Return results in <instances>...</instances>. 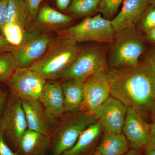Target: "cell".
Here are the masks:
<instances>
[{
    "mask_svg": "<svg viewBox=\"0 0 155 155\" xmlns=\"http://www.w3.org/2000/svg\"><path fill=\"white\" fill-rule=\"evenodd\" d=\"M111 96L140 111L150 110L155 102V74L147 59L132 67L107 71Z\"/></svg>",
    "mask_w": 155,
    "mask_h": 155,
    "instance_id": "cell-1",
    "label": "cell"
},
{
    "mask_svg": "<svg viewBox=\"0 0 155 155\" xmlns=\"http://www.w3.org/2000/svg\"><path fill=\"white\" fill-rule=\"evenodd\" d=\"M79 48L75 42L60 38L53 43L45 54L29 67L46 80L61 78L77 57Z\"/></svg>",
    "mask_w": 155,
    "mask_h": 155,
    "instance_id": "cell-2",
    "label": "cell"
},
{
    "mask_svg": "<svg viewBox=\"0 0 155 155\" xmlns=\"http://www.w3.org/2000/svg\"><path fill=\"white\" fill-rule=\"evenodd\" d=\"M110 44L109 59L112 68L137 65L145 49L144 41L135 27L117 32Z\"/></svg>",
    "mask_w": 155,
    "mask_h": 155,
    "instance_id": "cell-3",
    "label": "cell"
},
{
    "mask_svg": "<svg viewBox=\"0 0 155 155\" xmlns=\"http://www.w3.org/2000/svg\"><path fill=\"white\" fill-rule=\"evenodd\" d=\"M116 34L111 20L104 18L101 14L94 17H87L78 24L59 32L60 38L69 40L78 44L86 41L111 44Z\"/></svg>",
    "mask_w": 155,
    "mask_h": 155,
    "instance_id": "cell-4",
    "label": "cell"
},
{
    "mask_svg": "<svg viewBox=\"0 0 155 155\" xmlns=\"http://www.w3.org/2000/svg\"><path fill=\"white\" fill-rule=\"evenodd\" d=\"M64 120L51 137L52 155H62L76 143L84 130L97 121L94 114L82 111Z\"/></svg>",
    "mask_w": 155,
    "mask_h": 155,
    "instance_id": "cell-5",
    "label": "cell"
},
{
    "mask_svg": "<svg viewBox=\"0 0 155 155\" xmlns=\"http://www.w3.org/2000/svg\"><path fill=\"white\" fill-rule=\"evenodd\" d=\"M107 46L94 45L79 48L77 57L64 72L63 81L75 79L84 82L92 74L107 71Z\"/></svg>",
    "mask_w": 155,
    "mask_h": 155,
    "instance_id": "cell-6",
    "label": "cell"
},
{
    "mask_svg": "<svg viewBox=\"0 0 155 155\" xmlns=\"http://www.w3.org/2000/svg\"><path fill=\"white\" fill-rule=\"evenodd\" d=\"M6 141L17 150L19 140L28 129L22 101L9 92L0 115Z\"/></svg>",
    "mask_w": 155,
    "mask_h": 155,
    "instance_id": "cell-7",
    "label": "cell"
},
{
    "mask_svg": "<svg viewBox=\"0 0 155 155\" xmlns=\"http://www.w3.org/2000/svg\"><path fill=\"white\" fill-rule=\"evenodd\" d=\"M47 80L29 67H18L5 83L20 100L39 101Z\"/></svg>",
    "mask_w": 155,
    "mask_h": 155,
    "instance_id": "cell-8",
    "label": "cell"
},
{
    "mask_svg": "<svg viewBox=\"0 0 155 155\" xmlns=\"http://www.w3.org/2000/svg\"><path fill=\"white\" fill-rule=\"evenodd\" d=\"M52 43L48 34L36 29L30 31H26L22 43L11 53L18 67H29L45 54Z\"/></svg>",
    "mask_w": 155,
    "mask_h": 155,
    "instance_id": "cell-9",
    "label": "cell"
},
{
    "mask_svg": "<svg viewBox=\"0 0 155 155\" xmlns=\"http://www.w3.org/2000/svg\"><path fill=\"white\" fill-rule=\"evenodd\" d=\"M83 100L81 110L94 114L111 95L107 72H97L89 76L82 84Z\"/></svg>",
    "mask_w": 155,
    "mask_h": 155,
    "instance_id": "cell-10",
    "label": "cell"
},
{
    "mask_svg": "<svg viewBox=\"0 0 155 155\" xmlns=\"http://www.w3.org/2000/svg\"><path fill=\"white\" fill-rule=\"evenodd\" d=\"M126 112L127 107L111 96L94 114L101 122L104 132L121 133Z\"/></svg>",
    "mask_w": 155,
    "mask_h": 155,
    "instance_id": "cell-11",
    "label": "cell"
},
{
    "mask_svg": "<svg viewBox=\"0 0 155 155\" xmlns=\"http://www.w3.org/2000/svg\"><path fill=\"white\" fill-rule=\"evenodd\" d=\"M139 112L131 107L127 112L122 130L133 149L144 148L151 137L150 125L142 118Z\"/></svg>",
    "mask_w": 155,
    "mask_h": 155,
    "instance_id": "cell-12",
    "label": "cell"
},
{
    "mask_svg": "<svg viewBox=\"0 0 155 155\" xmlns=\"http://www.w3.org/2000/svg\"><path fill=\"white\" fill-rule=\"evenodd\" d=\"M150 5V0H124L119 14L111 20L117 33L124 29L135 27Z\"/></svg>",
    "mask_w": 155,
    "mask_h": 155,
    "instance_id": "cell-13",
    "label": "cell"
},
{
    "mask_svg": "<svg viewBox=\"0 0 155 155\" xmlns=\"http://www.w3.org/2000/svg\"><path fill=\"white\" fill-rule=\"evenodd\" d=\"M21 101L28 129L51 137L53 134L51 131L52 121L48 116L41 102L26 100Z\"/></svg>",
    "mask_w": 155,
    "mask_h": 155,
    "instance_id": "cell-14",
    "label": "cell"
},
{
    "mask_svg": "<svg viewBox=\"0 0 155 155\" xmlns=\"http://www.w3.org/2000/svg\"><path fill=\"white\" fill-rule=\"evenodd\" d=\"M49 119L52 122L65 113L61 83L47 81L39 99Z\"/></svg>",
    "mask_w": 155,
    "mask_h": 155,
    "instance_id": "cell-15",
    "label": "cell"
},
{
    "mask_svg": "<svg viewBox=\"0 0 155 155\" xmlns=\"http://www.w3.org/2000/svg\"><path fill=\"white\" fill-rule=\"evenodd\" d=\"M51 144V137L27 129L19 140L16 152L20 155H45Z\"/></svg>",
    "mask_w": 155,
    "mask_h": 155,
    "instance_id": "cell-16",
    "label": "cell"
},
{
    "mask_svg": "<svg viewBox=\"0 0 155 155\" xmlns=\"http://www.w3.org/2000/svg\"><path fill=\"white\" fill-rule=\"evenodd\" d=\"M83 83L80 81L70 79L63 81L61 83L66 113L74 114L80 110L83 100Z\"/></svg>",
    "mask_w": 155,
    "mask_h": 155,
    "instance_id": "cell-17",
    "label": "cell"
},
{
    "mask_svg": "<svg viewBox=\"0 0 155 155\" xmlns=\"http://www.w3.org/2000/svg\"><path fill=\"white\" fill-rule=\"evenodd\" d=\"M73 20L71 16L45 5L39 11L35 18L36 30L56 29L65 26Z\"/></svg>",
    "mask_w": 155,
    "mask_h": 155,
    "instance_id": "cell-18",
    "label": "cell"
},
{
    "mask_svg": "<svg viewBox=\"0 0 155 155\" xmlns=\"http://www.w3.org/2000/svg\"><path fill=\"white\" fill-rule=\"evenodd\" d=\"M102 130L101 122L97 120L84 130L73 147L62 155H83L94 143Z\"/></svg>",
    "mask_w": 155,
    "mask_h": 155,
    "instance_id": "cell-19",
    "label": "cell"
},
{
    "mask_svg": "<svg viewBox=\"0 0 155 155\" xmlns=\"http://www.w3.org/2000/svg\"><path fill=\"white\" fill-rule=\"evenodd\" d=\"M128 141L122 133L104 132L97 151L103 155H123L128 151Z\"/></svg>",
    "mask_w": 155,
    "mask_h": 155,
    "instance_id": "cell-20",
    "label": "cell"
},
{
    "mask_svg": "<svg viewBox=\"0 0 155 155\" xmlns=\"http://www.w3.org/2000/svg\"><path fill=\"white\" fill-rule=\"evenodd\" d=\"M29 21L23 0H8L7 24L16 23L25 28Z\"/></svg>",
    "mask_w": 155,
    "mask_h": 155,
    "instance_id": "cell-21",
    "label": "cell"
},
{
    "mask_svg": "<svg viewBox=\"0 0 155 155\" xmlns=\"http://www.w3.org/2000/svg\"><path fill=\"white\" fill-rule=\"evenodd\" d=\"M99 5V0H72L68 12L73 17L87 16L98 10Z\"/></svg>",
    "mask_w": 155,
    "mask_h": 155,
    "instance_id": "cell-22",
    "label": "cell"
},
{
    "mask_svg": "<svg viewBox=\"0 0 155 155\" xmlns=\"http://www.w3.org/2000/svg\"><path fill=\"white\" fill-rule=\"evenodd\" d=\"M24 28L16 23H9L5 25L1 33L9 44L17 47L24 39L26 32Z\"/></svg>",
    "mask_w": 155,
    "mask_h": 155,
    "instance_id": "cell-23",
    "label": "cell"
},
{
    "mask_svg": "<svg viewBox=\"0 0 155 155\" xmlns=\"http://www.w3.org/2000/svg\"><path fill=\"white\" fill-rule=\"evenodd\" d=\"M18 67L12 53L0 52V82L5 83Z\"/></svg>",
    "mask_w": 155,
    "mask_h": 155,
    "instance_id": "cell-24",
    "label": "cell"
},
{
    "mask_svg": "<svg viewBox=\"0 0 155 155\" xmlns=\"http://www.w3.org/2000/svg\"><path fill=\"white\" fill-rule=\"evenodd\" d=\"M124 0H99L98 10L104 18L110 20L117 13Z\"/></svg>",
    "mask_w": 155,
    "mask_h": 155,
    "instance_id": "cell-25",
    "label": "cell"
},
{
    "mask_svg": "<svg viewBox=\"0 0 155 155\" xmlns=\"http://www.w3.org/2000/svg\"><path fill=\"white\" fill-rule=\"evenodd\" d=\"M138 23L145 34L155 28V5L149 6Z\"/></svg>",
    "mask_w": 155,
    "mask_h": 155,
    "instance_id": "cell-26",
    "label": "cell"
},
{
    "mask_svg": "<svg viewBox=\"0 0 155 155\" xmlns=\"http://www.w3.org/2000/svg\"><path fill=\"white\" fill-rule=\"evenodd\" d=\"M29 16V20L35 19L42 0H23Z\"/></svg>",
    "mask_w": 155,
    "mask_h": 155,
    "instance_id": "cell-27",
    "label": "cell"
},
{
    "mask_svg": "<svg viewBox=\"0 0 155 155\" xmlns=\"http://www.w3.org/2000/svg\"><path fill=\"white\" fill-rule=\"evenodd\" d=\"M0 155H20L13 150L6 141L5 134L0 123Z\"/></svg>",
    "mask_w": 155,
    "mask_h": 155,
    "instance_id": "cell-28",
    "label": "cell"
},
{
    "mask_svg": "<svg viewBox=\"0 0 155 155\" xmlns=\"http://www.w3.org/2000/svg\"><path fill=\"white\" fill-rule=\"evenodd\" d=\"M8 0H0V32L7 24Z\"/></svg>",
    "mask_w": 155,
    "mask_h": 155,
    "instance_id": "cell-29",
    "label": "cell"
},
{
    "mask_svg": "<svg viewBox=\"0 0 155 155\" xmlns=\"http://www.w3.org/2000/svg\"><path fill=\"white\" fill-rule=\"evenodd\" d=\"M15 47L9 44L0 32V52H11Z\"/></svg>",
    "mask_w": 155,
    "mask_h": 155,
    "instance_id": "cell-30",
    "label": "cell"
},
{
    "mask_svg": "<svg viewBox=\"0 0 155 155\" xmlns=\"http://www.w3.org/2000/svg\"><path fill=\"white\" fill-rule=\"evenodd\" d=\"M145 155H155V138L151 136L150 140L144 147Z\"/></svg>",
    "mask_w": 155,
    "mask_h": 155,
    "instance_id": "cell-31",
    "label": "cell"
},
{
    "mask_svg": "<svg viewBox=\"0 0 155 155\" xmlns=\"http://www.w3.org/2000/svg\"><path fill=\"white\" fill-rule=\"evenodd\" d=\"M9 92L3 89H0V115L2 111Z\"/></svg>",
    "mask_w": 155,
    "mask_h": 155,
    "instance_id": "cell-32",
    "label": "cell"
},
{
    "mask_svg": "<svg viewBox=\"0 0 155 155\" xmlns=\"http://www.w3.org/2000/svg\"><path fill=\"white\" fill-rule=\"evenodd\" d=\"M72 0H56V4L58 8L64 11L70 5Z\"/></svg>",
    "mask_w": 155,
    "mask_h": 155,
    "instance_id": "cell-33",
    "label": "cell"
},
{
    "mask_svg": "<svg viewBox=\"0 0 155 155\" xmlns=\"http://www.w3.org/2000/svg\"><path fill=\"white\" fill-rule=\"evenodd\" d=\"M152 116V122L150 125L151 136L155 138V102L152 106L150 109Z\"/></svg>",
    "mask_w": 155,
    "mask_h": 155,
    "instance_id": "cell-34",
    "label": "cell"
},
{
    "mask_svg": "<svg viewBox=\"0 0 155 155\" xmlns=\"http://www.w3.org/2000/svg\"><path fill=\"white\" fill-rule=\"evenodd\" d=\"M146 59L149 61L150 64L153 71L155 74V49L150 53V55Z\"/></svg>",
    "mask_w": 155,
    "mask_h": 155,
    "instance_id": "cell-35",
    "label": "cell"
},
{
    "mask_svg": "<svg viewBox=\"0 0 155 155\" xmlns=\"http://www.w3.org/2000/svg\"><path fill=\"white\" fill-rule=\"evenodd\" d=\"M146 37L148 40L155 43V28L147 33Z\"/></svg>",
    "mask_w": 155,
    "mask_h": 155,
    "instance_id": "cell-36",
    "label": "cell"
},
{
    "mask_svg": "<svg viewBox=\"0 0 155 155\" xmlns=\"http://www.w3.org/2000/svg\"><path fill=\"white\" fill-rule=\"evenodd\" d=\"M141 150L133 149L127 151L123 155H141Z\"/></svg>",
    "mask_w": 155,
    "mask_h": 155,
    "instance_id": "cell-37",
    "label": "cell"
},
{
    "mask_svg": "<svg viewBox=\"0 0 155 155\" xmlns=\"http://www.w3.org/2000/svg\"><path fill=\"white\" fill-rule=\"evenodd\" d=\"M150 5H155V0H150Z\"/></svg>",
    "mask_w": 155,
    "mask_h": 155,
    "instance_id": "cell-38",
    "label": "cell"
},
{
    "mask_svg": "<svg viewBox=\"0 0 155 155\" xmlns=\"http://www.w3.org/2000/svg\"><path fill=\"white\" fill-rule=\"evenodd\" d=\"M93 155H103L101 153H100L98 151H97Z\"/></svg>",
    "mask_w": 155,
    "mask_h": 155,
    "instance_id": "cell-39",
    "label": "cell"
},
{
    "mask_svg": "<svg viewBox=\"0 0 155 155\" xmlns=\"http://www.w3.org/2000/svg\"><path fill=\"white\" fill-rule=\"evenodd\" d=\"M1 83H2V82H0V86H1Z\"/></svg>",
    "mask_w": 155,
    "mask_h": 155,
    "instance_id": "cell-40",
    "label": "cell"
},
{
    "mask_svg": "<svg viewBox=\"0 0 155 155\" xmlns=\"http://www.w3.org/2000/svg\"><path fill=\"white\" fill-rule=\"evenodd\" d=\"M0 89H1V88H0Z\"/></svg>",
    "mask_w": 155,
    "mask_h": 155,
    "instance_id": "cell-41",
    "label": "cell"
}]
</instances>
